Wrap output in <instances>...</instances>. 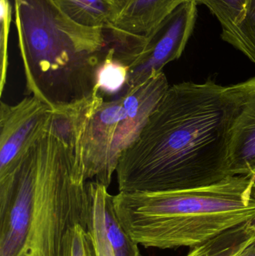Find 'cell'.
I'll list each match as a JSON object with an SVG mask.
<instances>
[{
  "label": "cell",
  "instance_id": "obj_13",
  "mask_svg": "<svg viewBox=\"0 0 255 256\" xmlns=\"http://www.w3.org/2000/svg\"><path fill=\"white\" fill-rule=\"evenodd\" d=\"M255 237V218L193 248L186 256H233Z\"/></svg>",
  "mask_w": 255,
  "mask_h": 256
},
{
  "label": "cell",
  "instance_id": "obj_1",
  "mask_svg": "<svg viewBox=\"0 0 255 256\" xmlns=\"http://www.w3.org/2000/svg\"><path fill=\"white\" fill-rule=\"evenodd\" d=\"M240 103L238 84L208 80L169 86L120 156L119 192L199 188L232 176L231 130Z\"/></svg>",
  "mask_w": 255,
  "mask_h": 256
},
{
  "label": "cell",
  "instance_id": "obj_2",
  "mask_svg": "<svg viewBox=\"0 0 255 256\" xmlns=\"http://www.w3.org/2000/svg\"><path fill=\"white\" fill-rule=\"evenodd\" d=\"M115 213L133 240L145 248H195L255 218V179L230 176L199 188L119 192Z\"/></svg>",
  "mask_w": 255,
  "mask_h": 256
},
{
  "label": "cell",
  "instance_id": "obj_11",
  "mask_svg": "<svg viewBox=\"0 0 255 256\" xmlns=\"http://www.w3.org/2000/svg\"><path fill=\"white\" fill-rule=\"evenodd\" d=\"M89 208L86 232L91 256H115L105 222V204L108 188L97 182H88Z\"/></svg>",
  "mask_w": 255,
  "mask_h": 256
},
{
  "label": "cell",
  "instance_id": "obj_16",
  "mask_svg": "<svg viewBox=\"0 0 255 256\" xmlns=\"http://www.w3.org/2000/svg\"><path fill=\"white\" fill-rule=\"evenodd\" d=\"M105 222L115 256H140L139 246L124 230L115 213L113 196L108 195L105 204Z\"/></svg>",
  "mask_w": 255,
  "mask_h": 256
},
{
  "label": "cell",
  "instance_id": "obj_7",
  "mask_svg": "<svg viewBox=\"0 0 255 256\" xmlns=\"http://www.w3.org/2000/svg\"><path fill=\"white\" fill-rule=\"evenodd\" d=\"M52 109L34 96L16 104L0 103V179L13 171L22 156L46 132Z\"/></svg>",
  "mask_w": 255,
  "mask_h": 256
},
{
  "label": "cell",
  "instance_id": "obj_20",
  "mask_svg": "<svg viewBox=\"0 0 255 256\" xmlns=\"http://www.w3.org/2000/svg\"><path fill=\"white\" fill-rule=\"evenodd\" d=\"M233 256H255V237Z\"/></svg>",
  "mask_w": 255,
  "mask_h": 256
},
{
  "label": "cell",
  "instance_id": "obj_14",
  "mask_svg": "<svg viewBox=\"0 0 255 256\" xmlns=\"http://www.w3.org/2000/svg\"><path fill=\"white\" fill-rule=\"evenodd\" d=\"M130 68L127 64L116 58L115 49L109 46L107 54L102 62L97 73L94 88L99 92L108 96H115L125 91L128 84Z\"/></svg>",
  "mask_w": 255,
  "mask_h": 256
},
{
  "label": "cell",
  "instance_id": "obj_12",
  "mask_svg": "<svg viewBox=\"0 0 255 256\" xmlns=\"http://www.w3.org/2000/svg\"><path fill=\"white\" fill-rule=\"evenodd\" d=\"M55 7L76 24L88 27L107 28L115 18L113 0H50Z\"/></svg>",
  "mask_w": 255,
  "mask_h": 256
},
{
  "label": "cell",
  "instance_id": "obj_10",
  "mask_svg": "<svg viewBox=\"0 0 255 256\" xmlns=\"http://www.w3.org/2000/svg\"><path fill=\"white\" fill-rule=\"evenodd\" d=\"M104 102V96L94 88L90 96L81 100L56 106L52 110L46 131L79 153L85 129Z\"/></svg>",
  "mask_w": 255,
  "mask_h": 256
},
{
  "label": "cell",
  "instance_id": "obj_3",
  "mask_svg": "<svg viewBox=\"0 0 255 256\" xmlns=\"http://www.w3.org/2000/svg\"><path fill=\"white\" fill-rule=\"evenodd\" d=\"M25 94L52 110L90 96L110 31L79 25L50 0H13Z\"/></svg>",
  "mask_w": 255,
  "mask_h": 256
},
{
  "label": "cell",
  "instance_id": "obj_8",
  "mask_svg": "<svg viewBox=\"0 0 255 256\" xmlns=\"http://www.w3.org/2000/svg\"><path fill=\"white\" fill-rule=\"evenodd\" d=\"M241 103L231 130V176L255 179V76L238 84Z\"/></svg>",
  "mask_w": 255,
  "mask_h": 256
},
{
  "label": "cell",
  "instance_id": "obj_6",
  "mask_svg": "<svg viewBox=\"0 0 255 256\" xmlns=\"http://www.w3.org/2000/svg\"><path fill=\"white\" fill-rule=\"evenodd\" d=\"M197 6L194 0L185 2L149 32L137 36L124 60L130 68L127 87L143 82L153 72H163L168 63L181 56L194 30Z\"/></svg>",
  "mask_w": 255,
  "mask_h": 256
},
{
  "label": "cell",
  "instance_id": "obj_15",
  "mask_svg": "<svg viewBox=\"0 0 255 256\" xmlns=\"http://www.w3.org/2000/svg\"><path fill=\"white\" fill-rule=\"evenodd\" d=\"M221 37L255 64V0H249L242 20L232 28L223 30Z\"/></svg>",
  "mask_w": 255,
  "mask_h": 256
},
{
  "label": "cell",
  "instance_id": "obj_4",
  "mask_svg": "<svg viewBox=\"0 0 255 256\" xmlns=\"http://www.w3.org/2000/svg\"><path fill=\"white\" fill-rule=\"evenodd\" d=\"M7 176L23 191L29 207V231L21 256H64L69 230L76 225L85 230L88 220V182L82 156L46 131Z\"/></svg>",
  "mask_w": 255,
  "mask_h": 256
},
{
  "label": "cell",
  "instance_id": "obj_21",
  "mask_svg": "<svg viewBox=\"0 0 255 256\" xmlns=\"http://www.w3.org/2000/svg\"><path fill=\"white\" fill-rule=\"evenodd\" d=\"M113 1H115V2H116V3H117V2H118V0H113Z\"/></svg>",
  "mask_w": 255,
  "mask_h": 256
},
{
  "label": "cell",
  "instance_id": "obj_9",
  "mask_svg": "<svg viewBox=\"0 0 255 256\" xmlns=\"http://www.w3.org/2000/svg\"><path fill=\"white\" fill-rule=\"evenodd\" d=\"M188 0H118L115 18L107 28L124 36L149 32Z\"/></svg>",
  "mask_w": 255,
  "mask_h": 256
},
{
  "label": "cell",
  "instance_id": "obj_18",
  "mask_svg": "<svg viewBox=\"0 0 255 256\" xmlns=\"http://www.w3.org/2000/svg\"><path fill=\"white\" fill-rule=\"evenodd\" d=\"M13 8L9 0H0V20H1V38H0V54H1V76H0V96L2 94L7 79L8 66L9 32L12 21Z\"/></svg>",
  "mask_w": 255,
  "mask_h": 256
},
{
  "label": "cell",
  "instance_id": "obj_19",
  "mask_svg": "<svg viewBox=\"0 0 255 256\" xmlns=\"http://www.w3.org/2000/svg\"><path fill=\"white\" fill-rule=\"evenodd\" d=\"M64 250V256H91L88 236L82 226H75L69 230Z\"/></svg>",
  "mask_w": 255,
  "mask_h": 256
},
{
  "label": "cell",
  "instance_id": "obj_5",
  "mask_svg": "<svg viewBox=\"0 0 255 256\" xmlns=\"http://www.w3.org/2000/svg\"><path fill=\"white\" fill-rule=\"evenodd\" d=\"M170 86L164 72L129 86L104 102L94 114L81 142L86 180L109 188L123 152L136 140Z\"/></svg>",
  "mask_w": 255,
  "mask_h": 256
},
{
  "label": "cell",
  "instance_id": "obj_17",
  "mask_svg": "<svg viewBox=\"0 0 255 256\" xmlns=\"http://www.w3.org/2000/svg\"><path fill=\"white\" fill-rule=\"evenodd\" d=\"M197 4H204L221 24L223 30L239 24L247 10L249 0H194Z\"/></svg>",
  "mask_w": 255,
  "mask_h": 256
}]
</instances>
